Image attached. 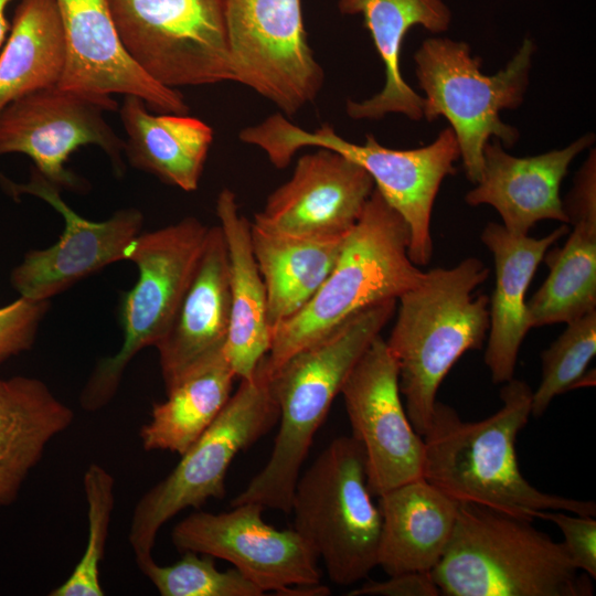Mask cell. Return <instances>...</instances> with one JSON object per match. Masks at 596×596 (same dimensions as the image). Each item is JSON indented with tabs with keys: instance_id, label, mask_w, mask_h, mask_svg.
Listing matches in <instances>:
<instances>
[{
	"instance_id": "obj_1",
	"label": "cell",
	"mask_w": 596,
	"mask_h": 596,
	"mask_svg": "<svg viewBox=\"0 0 596 596\" xmlns=\"http://www.w3.org/2000/svg\"><path fill=\"white\" fill-rule=\"evenodd\" d=\"M532 390L511 379L500 390L501 407L478 422H465L436 402L424 440L423 478L459 503H473L532 521L543 511L596 514L593 501L542 492L521 473L515 440L528 424Z\"/></svg>"
},
{
	"instance_id": "obj_2",
	"label": "cell",
	"mask_w": 596,
	"mask_h": 596,
	"mask_svg": "<svg viewBox=\"0 0 596 596\" xmlns=\"http://www.w3.org/2000/svg\"><path fill=\"white\" fill-rule=\"evenodd\" d=\"M397 300L370 306L345 319L269 372L279 428L264 468L231 502L290 512L296 482L315 435L349 373L396 311Z\"/></svg>"
},
{
	"instance_id": "obj_3",
	"label": "cell",
	"mask_w": 596,
	"mask_h": 596,
	"mask_svg": "<svg viewBox=\"0 0 596 596\" xmlns=\"http://www.w3.org/2000/svg\"><path fill=\"white\" fill-rule=\"evenodd\" d=\"M489 268L468 257L451 268L425 272L397 301L396 320L385 343L398 369L400 391L414 429L429 427L436 394L461 355L481 349L489 330V297L475 296Z\"/></svg>"
},
{
	"instance_id": "obj_4",
	"label": "cell",
	"mask_w": 596,
	"mask_h": 596,
	"mask_svg": "<svg viewBox=\"0 0 596 596\" xmlns=\"http://www.w3.org/2000/svg\"><path fill=\"white\" fill-rule=\"evenodd\" d=\"M409 233L401 215L374 188L339 256L313 297L270 331L269 372L354 313L397 300L424 278L408 255Z\"/></svg>"
},
{
	"instance_id": "obj_5",
	"label": "cell",
	"mask_w": 596,
	"mask_h": 596,
	"mask_svg": "<svg viewBox=\"0 0 596 596\" xmlns=\"http://www.w3.org/2000/svg\"><path fill=\"white\" fill-rule=\"evenodd\" d=\"M430 575L447 596L593 594L560 542L529 520L473 503H459L450 540Z\"/></svg>"
},
{
	"instance_id": "obj_6",
	"label": "cell",
	"mask_w": 596,
	"mask_h": 596,
	"mask_svg": "<svg viewBox=\"0 0 596 596\" xmlns=\"http://www.w3.org/2000/svg\"><path fill=\"white\" fill-rule=\"evenodd\" d=\"M238 138L262 149L279 169L287 167L297 151L306 147L338 151L360 164L371 175L375 189L401 215L409 233L408 255L416 266L427 265L433 255L432 212L443 180L455 173L460 158L450 127L429 145L415 149H392L373 135L364 143H354L323 124L309 131L296 126L281 113L244 128Z\"/></svg>"
},
{
	"instance_id": "obj_7",
	"label": "cell",
	"mask_w": 596,
	"mask_h": 596,
	"mask_svg": "<svg viewBox=\"0 0 596 596\" xmlns=\"http://www.w3.org/2000/svg\"><path fill=\"white\" fill-rule=\"evenodd\" d=\"M535 44L524 39L504 68L492 75L480 71L481 58L464 41L429 38L414 54L418 85L424 92L423 118H446L453 129L470 182L480 180L483 148L491 138L512 147L519 131L503 123L500 111L515 109L530 78Z\"/></svg>"
},
{
	"instance_id": "obj_8",
	"label": "cell",
	"mask_w": 596,
	"mask_h": 596,
	"mask_svg": "<svg viewBox=\"0 0 596 596\" xmlns=\"http://www.w3.org/2000/svg\"><path fill=\"white\" fill-rule=\"evenodd\" d=\"M290 512L294 529L322 560L332 583L349 586L377 566L382 517L354 437L333 439L299 476Z\"/></svg>"
},
{
	"instance_id": "obj_9",
	"label": "cell",
	"mask_w": 596,
	"mask_h": 596,
	"mask_svg": "<svg viewBox=\"0 0 596 596\" xmlns=\"http://www.w3.org/2000/svg\"><path fill=\"white\" fill-rule=\"evenodd\" d=\"M278 422L265 358L251 379H242L210 427L182 454L172 471L137 501L128 542L136 563L152 557L161 526L180 511L199 509L225 494L227 470Z\"/></svg>"
},
{
	"instance_id": "obj_10",
	"label": "cell",
	"mask_w": 596,
	"mask_h": 596,
	"mask_svg": "<svg viewBox=\"0 0 596 596\" xmlns=\"http://www.w3.org/2000/svg\"><path fill=\"white\" fill-rule=\"evenodd\" d=\"M209 228L188 216L140 233L131 243L126 260L137 266L138 279L120 305L123 344L94 368L81 392L83 409L96 412L105 407L134 356L163 338L193 276Z\"/></svg>"
},
{
	"instance_id": "obj_11",
	"label": "cell",
	"mask_w": 596,
	"mask_h": 596,
	"mask_svg": "<svg viewBox=\"0 0 596 596\" xmlns=\"http://www.w3.org/2000/svg\"><path fill=\"white\" fill-rule=\"evenodd\" d=\"M120 41L162 86L233 81L225 0H108Z\"/></svg>"
},
{
	"instance_id": "obj_12",
	"label": "cell",
	"mask_w": 596,
	"mask_h": 596,
	"mask_svg": "<svg viewBox=\"0 0 596 596\" xmlns=\"http://www.w3.org/2000/svg\"><path fill=\"white\" fill-rule=\"evenodd\" d=\"M233 82L291 116L312 102L323 71L308 44L301 0H225Z\"/></svg>"
},
{
	"instance_id": "obj_13",
	"label": "cell",
	"mask_w": 596,
	"mask_h": 596,
	"mask_svg": "<svg viewBox=\"0 0 596 596\" xmlns=\"http://www.w3.org/2000/svg\"><path fill=\"white\" fill-rule=\"evenodd\" d=\"M109 110L97 99L58 86L25 95L0 110V156L26 155L45 179L75 191L83 189V181L66 163L74 150L93 145L123 174L124 139L106 121Z\"/></svg>"
},
{
	"instance_id": "obj_14",
	"label": "cell",
	"mask_w": 596,
	"mask_h": 596,
	"mask_svg": "<svg viewBox=\"0 0 596 596\" xmlns=\"http://www.w3.org/2000/svg\"><path fill=\"white\" fill-rule=\"evenodd\" d=\"M340 394L365 456L372 496L423 477L424 440L406 413L397 364L377 336L345 379Z\"/></svg>"
},
{
	"instance_id": "obj_15",
	"label": "cell",
	"mask_w": 596,
	"mask_h": 596,
	"mask_svg": "<svg viewBox=\"0 0 596 596\" xmlns=\"http://www.w3.org/2000/svg\"><path fill=\"white\" fill-rule=\"evenodd\" d=\"M222 513L198 511L177 523L171 541L180 552H196L230 562L264 594L320 583L319 558L295 529L264 521L258 503L233 505Z\"/></svg>"
},
{
	"instance_id": "obj_16",
	"label": "cell",
	"mask_w": 596,
	"mask_h": 596,
	"mask_svg": "<svg viewBox=\"0 0 596 596\" xmlns=\"http://www.w3.org/2000/svg\"><path fill=\"white\" fill-rule=\"evenodd\" d=\"M2 182L14 195L31 194L45 201L64 221V230L55 244L26 253L12 270L11 283L20 297L49 301L105 266L126 260L129 246L140 234L143 216L139 210L121 209L105 221H89L65 203L61 189L35 168L26 183H13L3 178Z\"/></svg>"
},
{
	"instance_id": "obj_17",
	"label": "cell",
	"mask_w": 596,
	"mask_h": 596,
	"mask_svg": "<svg viewBox=\"0 0 596 596\" xmlns=\"http://www.w3.org/2000/svg\"><path fill=\"white\" fill-rule=\"evenodd\" d=\"M65 40L58 87L118 108L115 94L136 96L159 113L188 114L178 89L157 83L126 52L108 0H56Z\"/></svg>"
},
{
	"instance_id": "obj_18",
	"label": "cell",
	"mask_w": 596,
	"mask_h": 596,
	"mask_svg": "<svg viewBox=\"0 0 596 596\" xmlns=\"http://www.w3.org/2000/svg\"><path fill=\"white\" fill-rule=\"evenodd\" d=\"M375 185L360 164L338 151L319 148L301 156L252 224L272 233L345 236L358 222Z\"/></svg>"
},
{
	"instance_id": "obj_19",
	"label": "cell",
	"mask_w": 596,
	"mask_h": 596,
	"mask_svg": "<svg viewBox=\"0 0 596 596\" xmlns=\"http://www.w3.org/2000/svg\"><path fill=\"white\" fill-rule=\"evenodd\" d=\"M594 140V135L587 134L562 149L514 157L499 139L491 138L483 148L480 180L465 201L472 206L494 207L504 228L515 235H528L543 220L567 224L560 196L561 183L571 162Z\"/></svg>"
},
{
	"instance_id": "obj_20",
	"label": "cell",
	"mask_w": 596,
	"mask_h": 596,
	"mask_svg": "<svg viewBox=\"0 0 596 596\" xmlns=\"http://www.w3.org/2000/svg\"><path fill=\"white\" fill-rule=\"evenodd\" d=\"M563 207L572 232L543 257L550 273L526 301L530 328L567 323L596 310V155L577 171Z\"/></svg>"
},
{
	"instance_id": "obj_21",
	"label": "cell",
	"mask_w": 596,
	"mask_h": 596,
	"mask_svg": "<svg viewBox=\"0 0 596 596\" xmlns=\"http://www.w3.org/2000/svg\"><path fill=\"white\" fill-rule=\"evenodd\" d=\"M228 258L219 225L209 228L173 320L156 345L166 392L221 352L230 327Z\"/></svg>"
},
{
	"instance_id": "obj_22",
	"label": "cell",
	"mask_w": 596,
	"mask_h": 596,
	"mask_svg": "<svg viewBox=\"0 0 596 596\" xmlns=\"http://www.w3.org/2000/svg\"><path fill=\"white\" fill-rule=\"evenodd\" d=\"M568 232V224L563 223L550 234L535 238L529 234H512L502 224L490 222L481 233L496 270L485 352V363L496 384L514 377L520 347L531 329L525 292L545 253Z\"/></svg>"
},
{
	"instance_id": "obj_23",
	"label": "cell",
	"mask_w": 596,
	"mask_h": 596,
	"mask_svg": "<svg viewBox=\"0 0 596 596\" xmlns=\"http://www.w3.org/2000/svg\"><path fill=\"white\" fill-rule=\"evenodd\" d=\"M342 14L361 15L383 62V88L363 100H348L345 110L355 120L382 119L401 114L423 119V97L405 82L401 72V50L408 31L419 25L441 33L451 24L453 13L444 0H339Z\"/></svg>"
},
{
	"instance_id": "obj_24",
	"label": "cell",
	"mask_w": 596,
	"mask_h": 596,
	"mask_svg": "<svg viewBox=\"0 0 596 596\" xmlns=\"http://www.w3.org/2000/svg\"><path fill=\"white\" fill-rule=\"evenodd\" d=\"M377 566L387 575L430 572L454 531L459 502L419 477L379 496Z\"/></svg>"
},
{
	"instance_id": "obj_25",
	"label": "cell",
	"mask_w": 596,
	"mask_h": 596,
	"mask_svg": "<svg viewBox=\"0 0 596 596\" xmlns=\"http://www.w3.org/2000/svg\"><path fill=\"white\" fill-rule=\"evenodd\" d=\"M216 215L228 258L230 327L223 353L236 377L251 379L270 345L266 287L252 248L251 222L223 189Z\"/></svg>"
},
{
	"instance_id": "obj_26",
	"label": "cell",
	"mask_w": 596,
	"mask_h": 596,
	"mask_svg": "<svg viewBox=\"0 0 596 596\" xmlns=\"http://www.w3.org/2000/svg\"><path fill=\"white\" fill-rule=\"evenodd\" d=\"M72 408L41 380L0 377V507L15 502L50 441L74 421Z\"/></svg>"
},
{
	"instance_id": "obj_27",
	"label": "cell",
	"mask_w": 596,
	"mask_h": 596,
	"mask_svg": "<svg viewBox=\"0 0 596 596\" xmlns=\"http://www.w3.org/2000/svg\"><path fill=\"white\" fill-rule=\"evenodd\" d=\"M119 115L130 166L183 191L198 189L213 140L207 124L188 114L153 115L136 96H125Z\"/></svg>"
},
{
	"instance_id": "obj_28",
	"label": "cell",
	"mask_w": 596,
	"mask_h": 596,
	"mask_svg": "<svg viewBox=\"0 0 596 596\" xmlns=\"http://www.w3.org/2000/svg\"><path fill=\"white\" fill-rule=\"evenodd\" d=\"M344 237L272 233L251 223L252 248L267 292L270 331L298 312L318 291L339 256Z\"/></svg>"
},
{
	"instance_id": "obj_29",
	"label": "cell",
	"mask_w": 596,
	"mask_h": 596,
	"mask_svg": "<svg viewBox=\"0 0 596 596\" xmlns=\"http://www.w3.org/2000/svg\"><path fill=\"white\" fill-rule=\"evenodd\" d=\"M235 379L223 350L191 370L153 404L139 433L143 449L182 455L220 415Z\"/></svg>"
},
{
	"instance_id": "obj_30",
	"label": "cell",
	"mask_w": 596,
	"mask_h": 596,
	"mask_svg": "<svg viewBox=\"0 0 596 596\" xmlns=\"http://www.w3.org/2000/svg\"><path fill=\"white\" fill-rule=\"evenodd\" d=\"M65 57L56 0H22L0 54V110L25 95L57 86Z\"/></svg>"
},
{
	"instance_id": "obj_31",
	"label": "cell",
	"mask_w": 596,
	"mask_h": 596,
	"mask_svg": "<svg viewBox=\"0 0 596 596\" xmlns=\"http://www.w3.org/2000/svg\"><path fill=\"white\" fill-rule=\"evenodd\" d=\"M596 354V310L566 323L562 334L542 352V379L532 392L531 414L543 415L558 395L592 385L587 368Z\"/></svg>"
},
{
	"instance_id": "obj_32",
	"label": "cell",
	"mask_w": 596,
	"mask_h": 596,
	"mask_svg": "<svg viewBox=\"0 0 596 596\" xmlns=\"http://www.w3.org/2000/svg\"><path fill=\"white\" fill-rule=\"evenodd\" d=\"M87 502V543L70 576L50 596H103L99 566L104 558L115 505V479L98 464H91L83 478Z\"/></svg>"
},
{
	"instance_id": "obj_33",
	"label": "cell",
	"mask_w": 596,
	"mask_h": 596,
	"mask_svg": "<svg viewBox=\"0 0 596 596\" xmlns=\"http://www.w3.org/2000/svg\"><path fill=\"white\" fill-rule=\"evenodd\" d=\"M137 565L161 596L264 595L236 568L220 571L214 557L196 552H183V556L170 565H159L152 557Z\"/></svg>"
},
{
	"instance_id": "obj_34",
	"label": "cell",
	"mask_w": 596,
	"mask_h": 596,
	"mask_svg": "<svg viewBox=\"0 0 596 596\" xmlns=\"http://www.w3.org/2000/svg\"><path fill=\"white\" fill-rule=\"evenodd\" d=\"M47 309L49 301L24 297L0 307V363L32 347Z\"/></svg>"
},
{
	"instance_id": "obj_35",
	"label": "cell",
	"mask_w": 596,
	"mask_h": 596,
	"mask_svg": "<svg viewBox=\"0 0 596 596\" xmlns=\"http://www.w3.org/2000/svg\"><path fill=\"white\" fill-rule=\"evenodd\" d=\"M539 519L554 523L563 535L561 542L572 564L589 578L596 577V520L592 515L566 511H543Z\"/></svg>"
},
{
	"instance_id": "obj_36",
	"label": "cell",
	"mask_w": 596,
	"mask_h": 596,
	"mask_svg": "<svg viewBox=\"0 0 596 596\" xmlns=\"http://www.w3.org/2000/svg\"><path fill=\"white\" fill-rule=\"evenodd\" d=\"M386 581H369L352 589L350 596H438L440 590L430 572H406L389 575Z\"/></svg>"
},
{
	"instance_id": "obj_37",
	"label": "cell",
	"mask_w": 596,
	"mask_h": 596,
	"mask_svg": "<svg viewBox=\"0 0 596 596\" xmlns=\"http://www.w3.org/2000/svg\"><path fill=\"white\" fill-rule=\"evenodd\" d=\"M12 0H0V46L9 31V22L6 17L7 8Z\"/></svg>"
}]
</instances>
